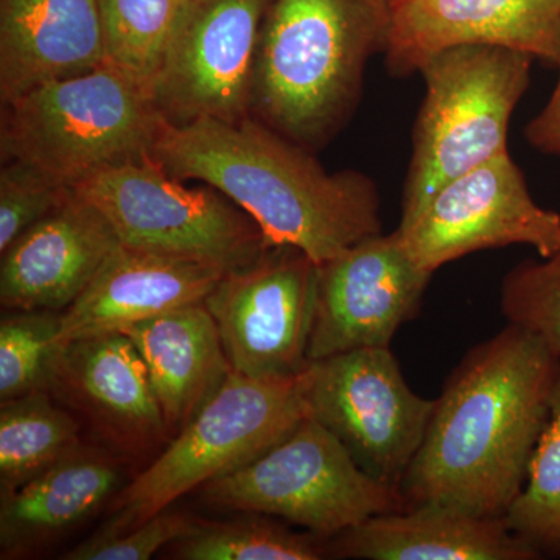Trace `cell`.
Listing matches in <instances>:
<instances>
[{
	"label": "cell",
	"instance_id": "cell-1",
	"mask_svg": "<svg viewBox=\"0 0 560 560\" xmlns=\"http://www.w3.org/2000/svg\"><path fill=\"white\" fill-rule=\"evenodd\" d=\"M559 371V357L514 324L474 346L434 399L400 482L405 508L434 503L504 518L528 477Z\"/></svg>",
	"mask_w": 560,
	"mask_h": 560
},
{
	"label": "cell",
	"instance_id": "cell-2",
	"mask_svg": "<svg viewBox=\"0 0 560 560\" xmlns=\"http://www.w3.org/2000/svg\"><path fill=\"white\" fill-rule=\"evenodd\" d=\"M312 153L249 116L237 124L164 119L150 156L173 178L226 195L270 245L294 246L319 265L383 226L374 180L355 171L327 172Z\"/></svg>",
	"mask_w": 560,
	"mask_h": 560
},
{
	"label": "cell",
	"instance_id": "cell-3",
	"mask_svg": "<svg viewBox=\"0 0 560 560\" xmlns=\"http://www.w3.org/2000/svg\"><path fill=\"white\" fill-rule=\"evenodd\" d=\"M383 0H272L257 47L250 116L315 151L349 119L372 55L385 51Z\"/></svg>",
	"mask_w": 560,
	"mask_h": 560
},
{
	"label": "cell",
	"instance_id": "cell-4",
	"mask_svg": "<svg viewBox=\"0 0 560 560\" xmlns=\"http://www.w3.org/2000/svg\"><path fill=\"white\" fill-rule=\"evenodd\" d=\"M162 121L147 84L102 65L2 105V162H24L73 189L95 173L149 158Z\"/></svg>",
	"mask_w": 560,
	"mask_h": 560
},
{
	"label": "cell",
	"instance_id": "cell-5",
	"mask_svg": "<svg viewBox=\"0 0 560 560\" xmlns=\"http://www.w3.org/2000/svg\"><path fill=\"white\" fill-rule=\"evenodd\" d=\"M534 60L504 47L464 46L423 62L425 97L397 230L410 226L445 183L510 151L512 114L528 91Z\"/></svg>",
	"mask_w": 560,
	"mask_h": 560
},
{
	"label": "cell",
	"instance_id": "cell-6",
	"mask_svg": "<svg viewBox=\"0 0 560 560\" xmlns=\"http://www.w3.org/2000/svg\"><path fill=\"white\" fill-rule=\"evenodd\" d=\"M307 416L305 372L257 381L232 371L160 458L121 490L103 528L127 529L149 521L190 490L253 463Z\"/></svg>",
	"mask_w": 560,
	"mask_h": 560
},
{
	"label": "cell",
	"instance_id": "cell-7",
	"mask_svg": "<svg viewBox=\"0 0 560 560\" xmlns=\"http://www.w3.org/2000/svg\"><path fill=\"white\" fill-rule=\"evenodd\" d=\"M219 510L279 517L331 539L375 515L407 510L400 490L360 469L341 441L307 416L242 469L201 488Z\"/></svg>",
	"mask_w": 560,
	"mask_h": 560
},
{
	"label": "cell",
	"instance_id": "cell-8",
	"mask_svg": "<svg viewBox=\"0 0 560 560\" xmlns=\"http://www.w3.org/2000/svg\"><path fill=\"white\" fill-rule=\"evenodd\" d=\"M73 190L109 221L120 245L224 271L270 248L259 224L215 187H189L151 156L106 168Z\"/></svg>",
	"mask_w": 560,
	"mask_h": 560
},
{
	"label": "cell",
	"instance_id": "cell-9",
	"mask_svg": "<svg viewBox=\"0 0 560 560\" xmlns=\"http://www.w3.org/2000/svg\"><path fill=\"white\" fill-rule=\"evenodd\" d=\"M307 401L360 469L399 489L415 459L434 399L410 388L390 348H364L311 361Z\"/></svg>",
	"mask_w": 560,
	"mask_h": 560
},
{
	"label": "cell",
	"instance_id": "cell-10",
	"mask_svg": "<svg viewBox=\"0 0 560 560\" xmlns=\"http://www.w3.org/2000/svg\"><path fill=\"white\" fill-rule=\"evenodd\" d=\"M316 270L301 249L271 245L248 267L224 272L205 304L232 371L257 381L304 374L311 364Z\"/></svg>",
	"mask_w": 560,
	"mask_h": 560
},
{
	"label": "cell",
	"instance_id": "cell-11",
	"mask_svg": "<svg viewBox=\"0 0 560 560\" xmlns=\"http://www.w3.org/2000/svg\"><path fill=\"white\" fill-rule=\"evenodd\" d=\"M272 0H186L153 84L165 120L250 116L254 68Z\"/></svg>",
	"mask_w": 560,
	"mask_h": 560
},
{
	"label": "cell",
	"instance_id": "cell-12",
	"mask_svg": "<svg viewBox=\"0 0 560 560\" xmlns=\"http://www.w3.org/2000/svg\"><path fill=\"white\" fill-rule=\"evenodd\" d=\"M397 234L412 260L434 272L477 250L511 245L551 256L560 246V213L534 201L522 168L506 151L445 183Z\"/></svg>",
	"mask_w": 560,
	"mask_h": 560
},
{
	"label": "cell",
	"instance_id": "cell-13",
	"mask_svg": "<svg viewBox=\"0 0 560 560\" xmlns=\"http://www.w3.org/2000/svg\"><path fill=\"white\" fill-rule=\"evenodd\" d=\"M431 276L397 231L372 235L319 264L308 359L390 348L397 330L418 315Z\"/></svg>",
	"mask_w": 560,
	"mask_h": 560
},
{
	"label": "cell",
	"instance_id": "cell-14",
	"mask_svg": "<svg viewBox=\"0 0 560 560\" xmlns=\"http://www.w3.org/2000/svg\"><path fill=\"white\" fill-rule=\"evenodd\" d=\"M386 68L410 77L440 51L504 47L558 65L560 0H385Z\"/></svg>",
	"mask_w": 560,
	"mask_h": 560
},
{
	"label": "cell",
	"instance_id": "cell-15",
	"mask_svg": "<svg viewBox=\"0 0 560 560\" xmlns=\"http://www.w3.org/2000/svg\"><path fill=\"white\" fill-rule=\"evenodd\" d=\"M49 390L128 455H142L171 436L145 361L121 331L61 346Z\"/></svg>",
	"mask_w": 560,
	"mask_h": 560
},
{
	"label": "cell",
	"instance_id": "cell-16",
	"mask_svg": "<svg viewBox=\"0 0 560 560\" xmlns=\"http://www.w3.org/2000/svg\"><path fill=\"white\" fill-rule=\"evenodd\" d=\"M119 245L101 210L73 190L0 254V304L16 312L69 308Z\"/></svg>",
	"mask_w": 560,
	"mask_h": 560
},
{
	"label": "cell",
	"instance_id": "cell-17",
	"mask_svg": "<svg viewBox=\"0 0 560 560\" xmlns=\"http://www.w3.org/2000/svg\"><path fill=\"white\" fill-rule=\"evenodd\" d=\"M224 270L119 245L86 291L61 315L58 345L124 331L208 300Z\"/></svg>",
	"mask_w": 560,
	"mask_h": 560
},
{
	"label": "cell",
	"instance_id": "cell-18",
	"mask_svg": "<svg viewBox=\"0 0 560 560\" xmlns=\"http://www.w3.org/2000/svg\"><path fill=\"white\" fill-rule=\"evenodd\" d=\"M105 65L98 0H0V102Z\"/></svg>",
	"mask_w": 560,
	"mask_h": 560
},
{
	"label": "cell",
	"instance_id": "cell-19",
	"mask_svg": "<svg viewBox=\"0 0 560 560\" xmlns=\"http://www.w3.org/2000/svg\"><path fill=\"white\" fill-rule=\"evenodd\" d=\"M330 558L366 560H539L504 518L419 504L375 515L329 540Z\"/></svg>",
	"mask_w": 560,
	"mask_h": 560
},
{
	"label": "cell",
	"instance_id": "cell-20",
	"mask_svg": "<svg viewBox=\"0 0 560 560\" xmlns=\"http://www.w3.org/2000/svg\"><path fill=\"white\" fill-rule=\"evenodd\" d=\"M121 334L145 361L171 436L190 422L232 372L205 302L142 320Z\"/></svg>",
	"mask_w": 560,
	"mask_h": 560
},
{
	"label": "cell",
	"instance_id": "cell-21",
	"mask_svg": "<svg viewBox=\"0 0 560 560\" xmlns=\"http://www.w3.org/2000/svg\"><path fill=\"white\" fill-rule=\"evenodd\" d=\"M119 482L114 459L80 445L21 488L0 495L2 559L28 555L79 525Z\"/></svg>",
	"mask_w": 560,
	"mask_h": 560
},
{
	"label": "cell",
	"instance_id": "cell-22",
	"mask_svg": "<svg viewBox=\"0 0 560 560\" xmlns=\"http://www.w3.org/2000/svg\"><path fill=\"white\" fill-rule=\"evenodd\" d=\"M80 425L49 389L2 401L0 495L13 492L80 447Z\"/></svg>",
	"mask_w": 560,
	"mask_h": 560
},
{
	"label": "cell",
	"instance_id": "cell-23",
	"mask_svg": "<svg viewBox=\"0 0 560 560\" xmlns=\"http://www.w3.org/2000/svg\"><path fill=\"white\" fill-rule=\"evenodd\" d=\"M186 0H98L105 65L153 92Z\"/></svg>",
	"mask_w": 560,
	"mask_h": 560
},
{
	"label": "cell",
	"instance_id": "cell-24",
	"mask_svg": "<svg viewBox=\"0 0 560 560\" xmlns=\"http://www.w3.org/2000/svg\"><path fill=\"white\" fill-rule=\"evenodd\" d=\"M183 560H320L330 558L329 539L298 533L268 518L197 522L173 544Z\"/></svg>",
	"mask_w": 560,
	"mask_h": 560
},
{
	"label": "cell",
	"instance_id": "cell-25",
	"mask_svg": "<svg viewBox=\"0 0 560 560\" xmlns=\"http://www.w3.org/2000/svg\"><path fill=\"white\" fill-rule=\"evenodd\" d=\"M504 522L544 558H560V371L550 418L534 448L525 486Z\"/></svg>",
	"mask_w": 560,
	"mask_h": 560
},
{
	"label": "cell",
	"instance_id": "cell-26",
	"mask_svg": "<svg viewBox=\"0 0 560 560\" xmlns=\"http://www.w3.org/2000/svg\"><path fill=\"white\" fill-rule=\"evenodd\" d=\"M61 315L18 312L0 323V400L49 389L51 370L60 353Z\"/></svg>",
	"mask_w": 560,
	"mask_h": 560
},
{
	"label": "cell",
	"instance_id": "cell-27",
	"mask_svg": "<svg viewBox=\"0 0 560 560\" xmlns=\"http://www.w3.org/2000/svg\"><path fill=\"white\" fill-rule=\"evenodd\" d=\"M500 302L508 323L537 335L560 359V246L515 265L501 283Z\"/></svg>",
	"mask_w": 560,
	"mask_h": 560
},
{
	"label": "cell",
	"instance_id": "cell-28",
	"mask_svg": "<svg viewBox=\"0 0 560 560\" xmlns=\"http://www.w3.org/2000/svg\"><path fill=\"white\" fill-rule=\"evenodd\" d=\"M38 168L21 161H3L0 171V254L28 228L49 215L72 195Z\"/></svg>",
	"mask_w": 560,
	"mask_h": 560
},
{
	"label": "cell",
	"instance_id": "cell-29",
	"mask_svg": "<svg viewBox=\"0 0 560 560\" xmlns=\"http://www.w3.org/2000/svg\"><path fill=\"white\" fill-rule=\"evenodd\" d=\"M197 525L187 515L167 510L127 529L102 528L66 552L68 560H147L161 548L183 539Z\"/></svg>",
	"mask_w": 560,
	"mask_h": 560
},
{
	"label": "cell",
	"instance_id": "cell-30",
	"mask_svg": "<svg viewBox=\"0 0 560 560\" xmlns=\"http://www.w3.org/2000/svg\"><path fill=\"white\" fill-rule=\"evenodd\" d=\"M558 83L544 109L526 125L525 138L533 149L550 156H560V58Z\"/></svg>",
	"mask_w": 560,
	"mask_h": 560
},
{
	"label": "cell",
	"instance_id": "cell-31",
	"mask_svg": "<svg viewBox=\"0 0 560 560\" xmlns=\"http://www.w3.org/2000/svg\"><path fill=\"white\" fill-rule=\"evenodd\" d=\"M383 2H385V0H383ZM386 3V2H385Z\"/></svg>",
	"mask_w": 560,
	"mask_h": 560
}]
</instances>
